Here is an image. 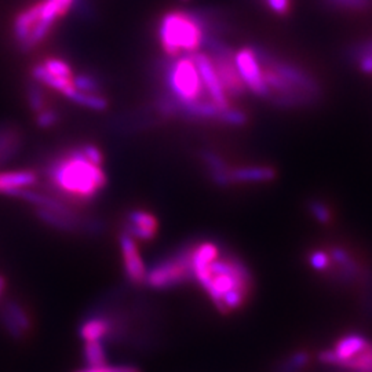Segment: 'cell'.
I'll return each mask as SVG.
<instances>
[{
  "instance_id": "2e32d148",
  "label": "cell",
  "mask_w": 372,
  "mask_h": 372,
  "mask_svg": "<svg viewBox=\"0 0 372 372\" xmlns=\"http://www.w3.org/2000/svg\"><path fill=\"white\" fill-rule=\"evenodd\" d=\"M64 97L74 102L76 105L93 109V111H105L108 106V101L103 98L101 94H89V93H81L76 90L72 84V87L64 94Z\"/></svg>"
},
{
  "instance_id": "d6986e66",
  "label": "cell",
  "mask_w": 372,
  "mask_h": 372,
  "mask_svg": "<svg viewBox=\"0 0 372 372\" xmlns=\"http://www.w3.org/2000/svg\"><path fill=\"white\" fill-rule=\"evenodd\" d=\"M72 84L76 90L81 93H89V94H101V90H102V84L98 77L89 72L76 74V76L74 74Z\"/></svg>"
},
{
  "instance_id": "ffe728a7",
  "label": "cell",
  "mask_w": 372,
  "mask_h": 372,
  "mask_svg": "<svg viewBox=\"0 0 372 372\" xmlns=\"http://www.w3.org/2000/svg\"><path fill=\"white\" fill-rule=\"evenodd\" d=\"M42 65L49 74L55 76V77L67 79V80H72V77H74V71H72L71 65L67 64L64 60L47 58L45 62H42Z\"/></svg>"
},
{
  "instance_id": "8992f818",
  "label": "cell",
  "mask_w": 372,
  "mask_h": 372,
  "mask_svg": "<svg viewBox=\"0 0 372 372\" xmlns=\"http://www.w3.org/2000/svg\"><path fill=\"white\" fill-rule=\"evenodd\" d=\"M192 280L188 246L169 255L147 271L144 284L153 290H167Z\"/></svg>"
},
{
  "instance_id": "7a4b0ae2",
  "label": "cell",
  "mask_w": 372,
  "mask_h": 372,
  "mask_svg": "<svg viewBox=\"0 0 372 372\" xmlns=\"http://www.w3.org/2000/svg\"><path fill=\"white\" fill-rule=\"evenodd\" d=\"M43 173L49 195L69 205L93 203L108 185L103 167L90 162L80 145L51 156Z\"/></svg>"
},
{
  "instance_id": "52a82bcc",
  "label": "cell",
  "mask_w": 372,
  "mask_h": 372,
  "mask_svg": "<svg viewBox=\"0 0 372 372\" xmlns=\"http://www.w3.org/2000/svg\"><path fill=\"white\" fill-rule=\"evenodd\" d=\"M233 61L240 74L247 91L259 98L268 99L269 91L264 80L262 62L258 50L254 47H242L233 52Z\"/></svg>"
},
{
  "instance_id": "ac0fdd59",
  "label": "cell",
  "mask_w": 372,
  "mask_h": 372,
  "mask_svg": "<svg viewBox=\"0 0 372 372\" xmlns=\"http://www.w3.org/2000/svg\"><path fill=\"white\" fill-rule=\"evenodd\" d=\"M26 101H28V106L33 113H38L47 106L43 86L35 81L33 79L26 84Z\"/></svg>"
},
{
  "instance_id": "9a60e30c",
  "label": "cell",
  "mask_w": 372,
  "mask_h": 372,
  "mask_svg": "<svg viewBox=\"0 0 372 372\" xmlns=\"http://www.w3.org/2000/svg\"><path fill=\"white\" fill-rule=\"evenodd\" d=\"M83 360L89 368H99L106 366L108 357H106V349L103 341L84 342Z\"/></svg>"
},
{
  "instance_id": "d4e9b609",
  "label": "cell",
  "mask_w": 372,
  "mask_h": 372,
  "mask_svg": "<svg viewBox=\"0 0 372 372\" xmlns=\"http://www.w3.org/2000/svg\"><path fill=\"white\" fill-rule=\"evenodd\" d=\"M4 288H6V277L3 274H0V297L4 291Z\"/></svg>"
},
{
  "instance_id": "30bf717a",
  "label": "cell",
  "mask_w": 372,
  "mask_h": 372,
  "mask_svg": "<svg viewBox=\"0 0 372 372\" xmlns=\"http://www.w3.org/2000/svg\"><path fill=\"white\" fill-rule=\"evenodd\" d=\"M120 331V325L116 317L105 313H94L86 317L79 327V337L83 342L103 341L108 338H116Z\"/></svg>"
},
{
  "instance_id": "7402d4cb",
  "label": "cell",
  "mask_w": 372,
  "mask_h": 372,
  "mask_svg": "<svg viewBox=\"0 0 372 372\" xmlns=\"http://www.w3.org/2000/svg\"><path fill=\"white\" fill-rule=\"evenodd\" d=\"M264 3L273 14L284 17L291 11L293 0H264Z\"/></svg>"
},
{
  "instance_id": "5bb4252c",
  "label": "cell",
  "mask_w": 372,
  "mask_h": 372,
  "mask_svg": "<svg viewBox=\"0 0 372 372\" xmlns=\"http://www.w3.org/2000/svg\"><path fill=\"white\" fill-rule=\"evenodd\" d=\"M347 58L366 76H372V36L366 38L347 50Z\"/></svg>"
},
{
  "instance_id": "7c38bea8",
  "label": "cell",
  "mask_w": 372,
  "mask_h": 372,
  "mask_svg": "<svg viewBox=\"0 0 372 372\" xmlns=\"http://www.w3.org/2000/svg\"><path fill=\"white\" fill-rule=\"evenodd\" d=\"M39 182V175L32 170H13L0 173V193L14 196L24 189H32Z\"/></svg>"
},
{
  "instance_id": "6da1fadb",
  "label": "cell",
  "mask_w": 372,
  "mask_h": 372,
  "mask_svg": "<svg viewBox=\"0 0 372 372\" xmlns=\"http://www.w3.org/2000/svg\"><path fill=\"white\" fill-rule=\"evenodd\" d=\"M154 109L163 118L220 122L222 112L208 97L193 54L167 57L156 67Z\"/></svg>"
},
{
  "instance_id": "3957f363",
  "label": "cell",
  "mask_w": 372,
  "mask_h": 372,
  "mask_svg": "<svg viewBox=\"0 0 372 372\" xmlns=\"http://www.w3.org/2000/svg\"><path fill=\"white\" fill-rule=\"evenodd\" d=\"M207 297L222 313L242 309L251 293L248 268L233 254L221 251L213 261L192 274Z\"/></svg>"
},
{
  "instance_id": "603a6c76",
  "label": "cell",
  "mask_w": 372,
  "mask_h": 372,
  "mask_svg": "<svg viewBox=\"0 0 372 372\" xmlns=\"http://www.w3.org/2000/svg\"><path fill=\"white\" fill-rule=\"evenodd\" d=\"M74 372H141L140 368L134 367V366H103L99 368H81Z\"/></svg>"
},
{
  "instance_id": "5b68a950",
  "label": "cell",
  "mask_w": 372,
  "mask_h": 372,
  "mask_svg": "<svg viewBox=\"0 0 372 372\" xmlns=\"http://www.w3.org/2000/svg\"><path fill=\"white\" fill-rule=\"evenodd\" d=\"M60 17L57 9L49 0L38 1L20 11L13 23V36L18 47L30 51L42 43Z\"/></svg>"
},
{
  "instance_id": "44dd1931",
  "label": "cell",
  "mask_w": 372,
  "mask_h": 372,
  "mask_svg": "<svg viewBox=\"0 0 372 372\" xmlns=\"http://www.w3.org/2000/svg\"><path fill=\"white\" fill-rule=\"evenodd\" d=\"M35 115H36V119H35L36 124L40 128H51L60 122V113L52 108L46 106L45 109H42L40 112H38Z\"/></svg>"
},
{
  "instance_id": "277c9868",
  "label": "cell",
  "mask_w": 372,
  "mask_h": 372,
  "mask_svg": "<svg viewBox=\"0 0 372 372\" xmlns=\"http://www.w3.org/2000/svg\"><path fill=\"white\" fill-rule=\"evenodd\" d=\"M215 23L208 11L171 10L160 17L157 39L167 57L195 54L214 36Z\"/></svg>"
},
{
  "instance_id": "8fae6325",
  "label": "cell",
  "mask_w": 372,
  "mask_h": 372,
  "mask_svg": "<svg viewBox=\"0 0 372 372\" xmlns=\"http://www.w3.org/2000/svg\"><path fill=\"white\" fill-rule=\"evenodd\" d=\"M123 232L134 240L150 242L159 232V221L147 210H131L125 215Z\"/></svg>"
},
{
  "instance_id": "ba28073f",
  "label": "cell",
  "mask_w": 372,
  "mask_h": 372,
  "mask_svg": "<svg viewBox=\"0 0 372 372\" xmlns=\"http://www.w3.org/2000/svg\"><path fill=\"white\" fill-rule=\"evenodd\" d=\"M0 324L14 339L23 341L32 331V319L24 305L16 299H7L0 308Z\"/></svg>"
},
{
  "instance_id": "9c48e42d",
  "label": "cell",
  "mask_w": 372,
  "mask_h": 372,
  "mask_svg": "<svg viewBox=\"0 0 372 372\" xmlns=\"http://www.w3.org/2000/svg\"><path fill=\"white\" fill-rule=\"evenodd\" d=\"M119 246H120L124 273L127 280L135 286L144 284L148 269L140 252L137 240H134L131 236L122 232L119 236Z\"/></svg>"
},
{
  "instance_id": "4fadbf2b",
  "label": "cell",
  "mask_w": 372,
  "mask_h": 372,
  "mask_svg": "<svg viewBox=\"0 0 372 372\" xmlns=\"http://www.w3.org/2000/svg\"><path fill=\"white\" fill-rule=\"evenodd\" d=\"M23 145V135L17 125L0 123V166L9 163Z\"/></svg>"
},
{
  "instance_id": "cb8c5ba5",
  "label": "cell",
  "mask_w": 372,
  "mask_h": 372,
  "mask_svg": "<svg viewBox=\"0 0 372 372\" xmlns=\"http://www.w3.org/2000/svg\"><path fill=\"white\" fill-rule=\"evenodd\" d=\"M49 1L54 4V7L57 9L60 17H62L64 14L71 11L72 4H74V0H49Z\"/></svg>"
},
{
  "instance_id": "e0dca14e",
  "label": "cell",
  "mask_w": 372,
  "mask_h": 372,
  "mask_svg": "<svg viewBox=\"0 0 372 372\" xmlns=\"http://www.w3.org/2000/svg\"><path fill=\"white\" fill-rule=\"evenodd\" d=\"M325 7L342 13H367L372 10V0H322Z\"/></svg>"
}]
</instances>
